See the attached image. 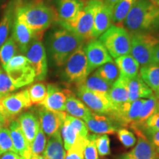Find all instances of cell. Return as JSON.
<instances>
[{"mask_svg":"<svg viewBox=\"0 0 159 159\" xmlns=\"http://www.w3.org/2000/svg\"><path fill=\"white\" fill-rule=\"evenodd\" d=\"M133 33H147L159 27V7L150 0H137L123 21Z\"/></svg>","mask_w":159,"mask_h":159,"instance_id":"cell-1","label":"cell"},{"mask_svg":"<svg viewBox=\"0 0 159 159\" xmlns=\"http://www.w3.org/2000/svg\"><path fill=\"white\" fill-rule=\"evenodd\" d=\"M18 4L16 17L23 21L35 34L39 35L57 20L56 12L43 3Z\"/></svg>","mask_w":159,"mask_h":159,"instance_id":"cell-2","label":"cell"},{"mask_svg":"<svg viewBox=\"0 0 159 159\" xmlns=\"http://www.w3.org/2000/svg\"><path fill=\"white\" fill-rule=\"evenodd\" d=\"M83 40L75 33L61 28L53 31L48 39L49 54L57 66H62L71 54L83 47Z\"/></svg>","mask_w":159,"mask_h":159,"instance_id":"cell-3","label":"cell"},{"mask_svg":"<svg viewBox=\"0 0 159 159\" xmlns=\"http://www.w3.org/2000/svg\"><path fill=\"white\" fill-rule=\"evenodd\" d=\"M99 41L104 45L111 57L114 58L128 55L130 52V35L126 30L119 26H110L99 36Z\"/></svg>","mask_w":159,"mask_h":159,"instance_id":"cell-4","label":"cell"},{"mask_svg":"<svg viewBox=\"0 0 159 159\" xmlns=\"http://www.w3.org/2000/svg\"><path fill=\"white\" fill-rule=\"evenodd\" d=\"M96 0H89L76 17L68 22L57 21L62 28L72 32L83 41L93 40L92 30L94 26V8Z\"/></svg>","mask_w":159,"mask_h":159,"instance_id":"cell-5","label":"cell"},{"mask_svg":"<svg viewBox=\"0 0 159 159\" xmlns=\"http://www.w3.org/2000/svg\"><path fill=\"white\" fill-rule=\"evenodd\" d=\"M64 65V77L69 83H75L77 85L83 84L90 74L83 47H80L71 54Z\"/></svg>","mask_w":159,"mask_h":159,"instance_id":"cell-6","label":"cell"},{"mask_svg":"<svg viewBox=\"0 0 159 159\" xmlns=\"http://www.w3.org/2000/svg\"><path fill=\"white\" fill-rule=\"evenodd\" d=\"M158 43L159 39L154 35L147 33H134L131 37V55L142 66L153 63L152 50Z\"/></svg>","mask_w":159,"mask_h":159,"instance_id":"cell-7","label":"cell"},{"mask_svg":"<svg viewBox=\"0 0 159 159\" xmlns=\"http://www.w3.org/2000/svg\"><path fill=\"white\" fill-rule=\"evenodd\" d=\"M77 95L91 111L97 114L108 116L114 110L108 94L94 92L79 85H77Z\"/></svg>","mask_w":159,"mask_h":159,"instance_id":"cell-8","label":"cell"},{"mask_svg":"<svg viewBox=\"0 0 159 159\" xmlns=\"http://www.w3.org/2000/svg\"><path fill=\"white\" fill-rule=\"evenodd\" d=\"M30 65L33 67L36 80H43L47 75V60L43 43L36 38L32 41L25 53Z\"/></svg>","mask_w":159,"mask_h":159,"instance_id":"cell-9","label":"cell"},{"mask_svg":"<svg viewBox=\"0 0 159 159\" xmlns=\"http://www.w3.org/2000/svg\"><path fill=\"white\" fill-rule=\"evenodd\" d=\"M138 136V142L136 146L128 152L121 155L117 159H152L157 152L153 145L148 140L140 128L130 126Z\"/></svg>","mask_w":159,"mask_h":159,"instance_id":"cell-10","label":"cell"},{"mask_svg":"<svg viewBox=\"0 0 159 159\" xmlns=\"http://www.w3.org/2000/svg\"><path fill=\"white\" fill-rule=\"evenodd\" d=\"M38 111L40 126L44 134L49 137L60 130L64 122L66 114L63 111H53L39 105Z\"/></svg>","mask_w":159,"mask_h":159,"instance_id":"cell-11","label":"cell"},{"mask_svg":"<svg viewBox=\"0 0 159 159\" xmlns=\"http://www.w3.org/2000/svg\"><path fill=\"white\" fill-rule=\"evenodd\" d=\"M84 51L90 73L105 63L113 61L108 50L98 40H91L84 47Z\"/></svg>","mask_w":159,"mask_h":159,"instance_id":"cell-12","label":"cell"},{"mask_svg":"<svg viewBox=\"0 0 159 159\" xmlns=\"http://www.w3.org/2000/svg\"><path fill=\"white\" fill-rule=\"evenodd\" d=\"M1 101L7 114L13 118L33 105L30 99L27 89L13 94L11 93L3 97Z\"/></svg>","mask_w":159,"mask_h":159,"instance_id":"cell-13","label":"cell"},{"mask_svg":"<svg viewBox=\"0 0 159 159\" xmlns=\"http://www.w3.org/2000/svg\"><path fill=\"white\" fill-rule=\"evenodd\" d=\"M112 14L113 10L105 5L103 0H96L92 30L93 39L99 37L110 27L112 22Z\"/></svg>","mask_w":159,"mask_h":159,"instance_id":"cell-14","label":"cell"},{"mask_svg":"<svg viewBox=\"0 0 159 159\" xmlns=\"http://www.w3.org/2000/svg\"><path fill=\"white\" fill-rule=\"evenodd\" d=\"M84 121L88 130L94 134H115L118 130L114 121L110 116L105 115L92 112L91 116Z\"/></svg>","mask_w":159,"mask_h":159,"instance_id":"cell-15","label":"cell"},{"mask_svg":"<svg viewBox=\"0 0 159 159\" xmlns=\"http://www.w3.org/2000/svg\"><path fill=\"white\" fill-rule=\"evenodd\" d=\"M47 96L41 105L53 111H66L65 105L67 98L66 89H61L57 85L49 84L47 86Z\"/></svg>","mask_w":159,"mask_h":159,"instance_id":"cell-16","label":"cell"},{"mask_svg":"<svg viewBox=\"0 0 159 159\" xmlns=\"http://www.w3.org/2000/svg\"><path fill=\"white\" fill-rule=\"evenodd\" d=\"M12 36L15 40L21 52L25 54L26 52L29 48L30 45L31 44L32 41L38 35L35 34L23 21H21V20H19L15 16Z\"/></svg>","mask_w":159,"mask_h":159,"instance_id":"cell-17","label":"cell"},{"mask_svg":"<svg viewBox=\"0 0 159 159\" xmlns=\"http://www.w3.org/2000/svg\"><path fill=\"white\" fill-rule=\"evenodd\" d=\"M17 89L30 85L35 80V74L30 64L4 69Z\"/></svg>","mask_w":159,"mask_h":159,"instance_id":"cell-18","label":"cell"},{"mask_svg":"<svg viewBox=\"0 0 159 159\" xmlns=\"http://www.w3.org/2000/svg\"><path fill=\"white\" fill-rule=\"evenodd\" d=\"M9 130L13 141L14 152L25 159H30V147L27 139L20 128L17 120H12L9 125Z\"/></svg>","mask_w":159,"mask_h":159,"instance_id":"cell-19","label":"cell"},{"mask_svg":"<svg viewBox=\"0 0 159 159\" xmlns=\"http://www.w3.org/2000/svg\"><path fill=\"white\" fill-rule=\"evenodd\" d=\"M84 5L83 0H57V21L68 22L71 21Z\"/></svg>","mask_w":159,"mask_h":159,"instance_id":"cell-20","label":"cell"},{"mask_svg":"<svg viewBox=\"0 0 159 159\" xmlns=\"http://www.w3.org/2000/svg\"><path fill=\"white\" fill-rule=\"evenodd\" d=\"M126 82L128 90V102H132L139 99L149 98L154 95L153 91L143 81L140 75H137L130 79L126 78Z\"/></svg>","mask_w":159,"mask_h":159,"instance_id":"cell-21","label":"cell"},{"mask_svg":"<svg viewBox=\"0 0 159 159\" xmlns=\"http://www.w3.org/2000/svg\"><path fill=\"white\" fill-rule=\"evenodd\" d=\"M108 97L114 108L113 111L128 102V90L125 77L119 75L116 82L111 85L108 92Z\"/></svg>","mask_w":159,"mask_h":159,"instance_id":"cell-22","label":"cell"},{"mask_svg":"<svg viewBox=\"0 0 159 159\" xmlns=\"http://www.w3.org/2000/svg\"><path fill=\"white\" fill-rule=\"evenodd\" d=\"M17 121L30 147L40 128L39 119L33 113L25 112L20 115Z\"/></svg>","mask_w":159,"mask_h":159,"instance_id":"cell-23","label":"cell"},{"mask_svg":"<svg viewBox=\"0 0 159 159\" xmlns=\"http://www.w3.org/2000/svg\"><path fill=\"white\" fill-rule=\"evenodd\" d=\"M66 93L67 98L66 101L65 108L66 111L70 116L82 119L83 120L91 116L92 111L82 101L77 98L76 96L72 93V91L66 89Z\"/></svg>","mask_w":159,"mask_h":159,"instance_id":"cell-24","label":"cell"},{"mask_svg":"<svg viewBox=\"0 0 159 159\" xmlns=\"http://www.w3.org/2000/svg\"><path fill=\"white\" fill-rule=\"evenodd\" d=\"M18 4L19 2L16 3L15 0H11L7 4L2 19L0 20V47L7 39L12 27H13Z\"/></svg>","mask_w":159,"mask_h":159,"instance_id":"cell-25","label":"cell"},{"mask_svg":"<svg viewBox=\"0 0 159 159\" xmlns=\"http://www.w3.org/2000/svg\"><path fill=\"white\" fill-rule=\"evenodd\" d=\"M66 150L60 130L49 136L43 156L45 159H64Z\"/></svg>","mask_w":159,"mask_h":159,"instance_id":"cell-26","label":"cell"},{"mask_svg":"<svg viewBox=\"0 0 159 159\" xmlns=\"http://www.w3.org/2000/svg\"><path fill=\"white\" fill-rule=\"evenodd\" d=\"M115 62L120 71L121 76L130 79L138 75L139 64L131 55L117 57Z\"/></svg>","mask_w":159,"mask_h":159,"instance_id":"cell-27","label":"cell"},{"mask_svg":"<svg viewBox=\"0 0 159 159\" xmlns=\"http://www.w3.org/2000/svg\"><path fill=\"white\" fill-rule=\"evenodd\" d=\"M139 75L153 92H159V64L144 66L140 69Z\"/></svg>","mask_w":159,"mask_h":159,"instance_id":"cell-28","label":"cell"},{"mask_svg":"<svg viewBox=\"0 0 159 159\" xmlns=\"http://www.w3.org/2000/svg\"><path fill=\"white\" fill-rule=\"evenodd\" d=\"M61 134L63 147L66 150L70 149L80 137L78 130L71 120L70 115L66 114L64 122L61 127Z\"/></svg>","mask_w":159,"mask_h":159,"instance_id":"cell-29","label":"cell"},{"mask_svg":"<svg viewBox=\"0 0 159 159\" xmlns=\"http://www.w3.org/2000/svg\"><path fill=\"white\" fill-rule=\"evenodd\" d=\"M159 111V104L157 98L155 96L149 97L147 99H144V102L142 105V110H141L139 116L137 119L136 122L135 123L134 126L140 127L148 118ZM131 126V125H130Z\"/></svg>","mask_w":159,"mask_h":159,"instance_id":"cell-30","label":"cell"},{"mask_svg":"<svg viewBox=\"0 0 159 159\" xmlns=\"http://www.w3.org/2000/svg\"><path fill=\"white\" fill-rule=\"evenodd\" d=\"M85 88L94 92L108 94L111 85L97 75L96 72L88 77L83 84Z\"/></svg>","mask_w":159,"mask_h":159,"instance_id":"cell-31","label":"cell"},{"mask_svg":"<svg viewBox=\"0 0 159 159\" xmlns=\"http://www.w3.org/2000/svg\"><path fill=\"white\" fill-rule=\"evenodd\" d=\"M137 0H119L113 8L112 21L116 25H122Z\"/></svg>","mask_w":159,"mask_h":159,"instance_id":"cell-32","label":"cell"},{"mask_svg":"<svg viewBox=\"0 0 159 159\" xmlns=\"http://www.w3.org/2000/svg\"><path fill=\"white\" fill-rule=\"evenodd\" d=\"M95 72L99 77L106 81L111 85L116 82L120 75L119 68L116 63H114V61L106 63L101 66Z\"/></svg>","mask_w":159,"mask_h":159,"instance_id":"cell-33","label":"cell"},{"mask_svg":"<svg viewBox=\"0 0 159 159\" xmlns=\"http://www.w3.org/2000/svg\"><path fill=\"white\" fill-rule=\"evenodd\" d=\"M18 49L19 47L13 36L11 35L7 38L0 48V62L2 66V68L5 66L12 57L15 56Z\"/></svg>","mask_w":159,"mask_h":159,"instance_id":"cell-34","label":"cell"},{"mask_svg":"<svg viewBox=\"0 0 159 159\" xmlns=\"http://www.w3.org/2000/svg\"><path fill=\"white\" fill-rule=\"evenodd\" d=\"M27 90L32 104H41L47 96V89L43 83H33L28 87Z\"/></svg>","mask_w":159,"mask_h":159,"instance_id":"cell-35","label":"cell"},{"mask_svg":"<svg viewBox=\"0 0 159 159\" xmlns=\"http://www.w3.org/2000/svg\"><path fill=\"white\" fill-rule=\"evenodd\" d=\"M87 139L80 136L73 146L66 150L64 159H84V148Z\"/></svg>","mask_w":159,"mask_h":159,"instance_id":"cell-36","label":"cell"},{"mask_svg":"<svg viewBox=\"0 0 159 159\" xmlns=\"http://www.w3.org/2000/svg\"><path fill=\"white\" fill-rule=\"evenodd\" d=\"M46 145H47L46 134L41 129V126H40V128L38 131L34 140L30 144L31 157L40 156L41 153H43L45 150Z\"/></svg>","mask_w":159,"mask_h":159,"instance_id":"cell-37","label":"cell"},{"mask_svg":"<svg viewBox=\"0 0 159 159\" xmlns=\"http://www.w3.org/2000/svg\"><path fill=\"white\" fill-rule=\"evenodd\" d=\"M6 71L0 67V99L16 90Z\"/></svg>","mask_w":159,"mask_h":159,"instance_id":"cell-38","label":"cell"},{"mask_svg":"<svg viewBox=\"0 0 159 159\" xmlns=\"http://www.w3.org/2000/svg\"><path fill=\"white\" fill-rule=\"evenodd\" d=\"M9 151L14 152L13 141L10 130L7 127H4L0 130V156Z\"/></svg>","mask_w":159,"mask_h":159,"instance_id":"cell-39","label":"cell"},{"mask_svg":"<svg viewBox=\"0 0 159 159\" xmlns=\"http://www.w3.org/2000/svg\"><path fill=\"white\" fill-rule=\"evenodd\" d=\"M116 134L119 140L126 148H133L136 144L137 139L134 134L127 128L118 129Z\"/></svg>","mask_w":159,"mask_h":159,"instance_id":"cell-40","label":"cell"},{"mask_svg":"<svg viewBox=\"0 0 159 159\" xmlns=\"http://www.w3.org/2000/svg\"><path fill=\"white\" fill-rule=\"evenodd\" d=\"M97 134H89L87 142L84 148V159H99L96 146Z\"/></svg>","mask_w":159,"mask_h":159,"instance_id":"cell-41","label":"cell"},{"mask_svg":"<svg viewBox=\"0 0 159 159\" xmlns=\"http://www.w3.org/2000/svg\"><path fill=\"white\" fill-rule=\"evenodd\" d=\"M96 146L98 155L100 156L103 157L110 155V139L107 134L97 135Z\"/></svg>","mask_w":159,"mask_h":159,"instance_id":"cell-42","label":"cell"},{"mask_svg":"<svg viewBox=\"0 0 159 159\" xmlns=\"http://www.w3.org/2000/svg\"><path fill=\"white\" fill-rule=\"evenodd\" d=\"M132 126V125H131ZM134 126V125H133ZM141 129H148L152 130H159V111L156 114L152 115L148 118L140 127H137Z\"/></svg>","mask_w":159,"mask_h":159,"instance_id":"cell-43","label":"cell"},{"mask_svg":"<svg viewBox=\"0 0 159 159\" xmlns=\"http://www.w3.org/2000/svg\"><path fill=\"white\" fill-rule=\"evenodd\" d=\"M141 130L151 142V144L153 145L157 153L159 155V130H148V129H141Z\"/></svg>","mask_w":159,"mask_h":159,"instance_id":"cell-44","label":"cell"},{"mask_svg":"<svg viewBox=\"0 0 159 159\" xmlns=\"http://www.w3.org/2000/svg\"><path fill=\"white\" fill-rule=\"evenodd\" d=\"M0 159H25L13 151H9L0 156Z\"/></svg>","mask_w":159,"mask_h":159,"instance_id":"cell-45","label":"cell"},{"mask_svg":"<svg viewBox=\"0 0 159 159\" xmlns=\"http://www.w3.org/2000/svg\"><path fill=\"white\" fill-rule=\"evenodd\" d=\"M152 62L156 64H159V43L155 46L152 54Z\"/></svg>","mask_w":159,"mask_h":159,"instance_id":"cell-46","label":"cell"},{"mask_svg":"<svg viewBox=\"0 0 159 159\" xmlns=\"http://www.w3.org/2000/svg\"><path fill=\"white\" fill-rule=\"evenodd\" d=\"M0 117H2V118H4V119H7V120H10V121L13 120V117L11 116L8 114H7V112L6 111L5 108L3 107L1 99H0Z\"/></svg>","mask_w":159,"mask_h":159,"instance_id":"cell-47","label":"cell"},{"mask_svg":"<svg viewBox=\"0 0 159 159\" xmlns=\"http://www.w3.org/2000/svg\"><path fill=\"white\" fill-rule=\"evenodd\" d=\"M119 0H103L105 4L106 5H108L111 9L114 8V7L116 5V4L118 2Z\"/></svg>","mask_w":159,"mask_h":159,"instance_id":"cell-48","label":"cell"},{"mask_svg":"<svg viewBox=\"0 0 159 159\" xmlns=\"http://www.w3.org/2000/svg\"><path fill=\"white\" fill-rule=\"evenodd\" d=\"M11 122V121L7 120V119L0 117V130H1L2 128H4V127H7V125H10Z\"/></svg>","mask_w":159,"mask_h":159,"instance_id":"cell-49","label":"cell"},{"mask_svg":"<svg viewBox=\"0 0 159 159\" xmlns=\"http://www.w3.org/2000/svg\"><path fill=\"white\" fill-rule=\"evenodd\" d=\"M30 159H45V158H44V157H43V156H41V155H40V156L31 157Z\"/></svg>","mask_w":159,"mask_h":159,"instance_id":"cell-50","label":"cell"},{"mask_svg":"<svg viewBox=\"0 0 159 159\" xmlns=\"http://www.w3.org/2000/svg\"><path fill=\"white\" fill-rule=\"evenodd\" d=\"M155 5H156L157 7H159V0H150Z\"/></svg>","mask_w":159,"mask_h":159,"instance_id":"cell-51","label":"cell"},{"mask_svg":"<svg viewBox=\"0 0 159 159\" xmlns=\"http://www.w3.org/2000/svg\"><path fill=\"white\" fill-rule=\"evenodd\" d=\"M155 96H156V97L157 98V100H158V104H159V92L155 93Z\"/></svg>","mask_w":159,"mask_h":159,"instance_id":"cell-52","label":"cell"},{"mask_svg":"<svg viewBox=\"0 0 159 159\" xmlns=\"http://www.w3.org/2000/svg\"><path fill=\"white\" fill-rule=\"evenodd\" d=\"M152 159H159V155H158V153H157V154L156 155V156H155L154 158H152Z\"/></svg>","mask_w":159,"mask_h":159,"instance_id":"cell-53","label":"cell"}]
</instances>
